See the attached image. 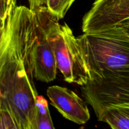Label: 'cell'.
I'll use <instances>...</instances> for the list:
<instances>
[{
  "instance_id": "cell-1",
  "label": "cell",
  "mask_w": 129,
  "mask_h": 129,
  "mask_svg": "<svg viewBox=\"0 0 129 129\" xmlns=\"http://www.w3.org/2000/svg\"><path fill=\"white\" fill-rule=\"evenodd\" d=\"M0 34V129H36L39 95L31 59L35 13L16 6Z\"/></svg>"
},
{
  "instance_id": "cell-12",
  "label": "cell",
  "mask_w": 129,
  "mask_h": 129,
  "mask_svg": "<svg viewBox=\"0 0 129 129\" xmlns=\"http://www.w3.org/2000/svg\"><path fill=\"white\" fill-rule=\"evenodd\" d=\"M119 25L125 30V31L129 36V18L122 21L121 23L119 24Z\"/></svg>"
},
{
  "instance_id": "cell-9",
  "label": "cell",
  "mask_w": 129,
  "mask_h": 129,
  "mask_svg": "<svg viewBox=\"0 0 129 129\" xmlns=\"http://www.w3.org/2000/svg\"><path fill=\"white\" fill-rule=\"evenodd\" d=\"M76 0H28L34 12H45L59 21L66 16Z\"/></svg>"
},
{
  "instance_id": "cell-2",
  "label": "cell",
  "mask_w": 129,
  "mask_h": 129,
  "mask_svg": "<svg viewBox=\"0 0 129 129\" xmlns=\"http://www.w3.org/2000/svg\"><path fill=\"white\" fill-rule=\"evenodd\" d=\"M91 80L129 78V36L119 25L77 37Z\"/></svg>"
},
{
  "instance_id": "cell-8",
  "label": "cell",
  "mask_w": 129,
  "mask_h": 129,
  "mask_svg": "<svg viewBox=\"0 0 129 129\" xmlns=\"http://www.w3.org/2000/svg\"><path fill=\"white\" fill-rule=\"evenodd\" d=\"M96 117L98 121L105 122L113 129H129V103L108 106Z\"/></svg>"
},
{
  "instance_id": "cell-10",
  "label": "cell",
  "mask_w": 129,
  "mask_h": 129,
  "mask_svg": "<svg viewBox=\"0 0 129 129\" xmlns=\"http://www.w3.org/2000/svg\"><path fill=\"white\" fill-rule=\"evenodd\" d=\"M37 115L36 129H54L48 102L42 96H38L36 102Z\"/></svg>"
},
{
  "instance_id": "cell-7",
  "label": "cell",
  "mask_w": 129,
  "mask_h": 129,
  "mask_svg": "<svg viewBox=\"0 0 129 129\" xmlns=\"http://www.w3.org/2000/svg\"><path fill=\"white\" fill-rule=\"evenodd\" d=\"M47 95L52 105L66 119L83 125L90 119V113L85 102L73 91L60 86H51Z\"/></svg>"
},
{
  "instance_id": "cell-5",
  "label": "cell",
  "mask_w": 129,
  "mask_h": 129,
  "mask_svg": "<svg viewBox=\"0 0 129 129\" xmlns=\"http://www.w3.org/2000/svg\"><path fill=\"white\" fill-rule=\"evenodd\" d=\"M81 91L96 116L109 105L129 103V78L91 80Z\"/></svg>"
},
{
  "instance_id": "cell-11",
  "label": "cell",
  "mask_w": 129,
  "mask_h": 129,
  "mask_svg": "<svg viewBox=\"0 0 129 129\" xmlns=\"http://www.w3.org/2000/svg\"><path fill=\"white\" fill-rule=\"evenodd\" d=\"M0 30L3 28L9 15L16 6V0H0Z\"/></svg>"
},
{
  "instance_id": "cell-4",
  "label": "cell",
  "mask_w": 129,
  "mask_h": 129,
  "mask_svg": "<svg viewBox=\"0 0 129 129\" xmlns=\"http://www.w3.org/2000/svg\"><path fill=\"white\" fill-rule=\"evenodd\" d=\"M35 13L37 38L31 51L34 76L37 81L49 83L56 79L58 69L50 40L53 18L45 12Z\"/></svg>"
},
{
  "instance_id": "cell-6",
  "label": "cell",
  "mask_w": 129,
  "mask_h": 129,
  "mask_svg": "<svg viewBox=\"0 0 129 129\" xmlns=\"http://www.w3.org/2000/svg\"><path fill=\"white\" fill-rule=\"evenodd\" d=\"M129 18V0H95L82 20L83 33L111 28Z\"/></svg>"
},
{
  "instance_id": "cell-3",
  "label": "cell",
  "mask_w": 129,
  "mask_h": 129,
  "mask_svg": "<svg viewBox=\"0 0 129 129\" xmlns=\"http://www.w3.org/2000/svg\"><path fill=\"white\" fill-rule=\"evenodd\" d=\"M50 40L55 53L57 67L64 81L83 86L92 79L80 43L66 23L52 21Z\"/></svg>"
}]
</instances>
